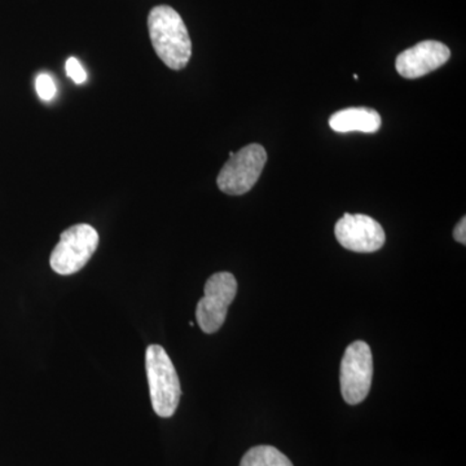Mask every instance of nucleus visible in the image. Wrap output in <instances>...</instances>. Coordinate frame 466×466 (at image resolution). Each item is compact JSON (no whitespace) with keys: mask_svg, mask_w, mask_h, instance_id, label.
I'll use <instances>...</instances> for the list:
<instances>
[{"mask_svg":"<svg viewBox=\"0 0 466 466\" xmlns=\"http://www.w3.org/2000/svg\"><path fill=\"white\" fill-rule=\"evenodd\" d=\"M150 41L157 56L173 70H182L192 56V42L183 18L173 7L157 5L149 12Z\"/></svg>","mask_w":466,"mask_h":466,"instance_id":"f257e3e1","label":"nucleus"},{"mask_svg":"<svg viewBox=\"0 0 466 466\" xmlns=\"http://www.w3.org/2000/svg\"><path fill=\"white\" fill-rule=\"evenodd\" d=\"M147 377H148L150 401L159 417H173L179 406V377L167 350L159 345H150L146 352Z\"/></svg>","mask_w":466,"mask_h":466,"instance_id":"f03ea898","label":"nucleus"},{"mask_svg":"<svg viewBox=\"0 0 466 466\" xmlns=\"http://www.w3.org/2000/svg\"><path fill=\"white\" fill-rule=\"evenodd\" d=\"M267 162V152L260 144L253 143L229 152V159L218 175V188L229 196L245 195L258 182Z\"/></svg>","mask_w":466,"mask_h":466,"instance_id":"7ed1b4c3","label":"nucleus"},{"mask_svg":"<svg viewBox=\"0 0 466 466\" xmlns=\"http://www.w3.org/2000/svg\"><path fill=\"white\" fill-rule=\"evenodd\" d=\"M99 247V233L90 225H76L66 229L52 250L51 268L58 275L81 271Z\"/></svg>","mask_w":466,"mask_h":466,"instance_id":"20e7f679","label":"nucleus"},{"mask_svg":"<svg viewBox=\"0 0 466 466\" xmlns=\"http://www.w3.org/2000/svg\"><path fill=\"white\" fill-rule=\"evenodd\" d=\"M373 377V357L370 345L355 341L346 349L339 368L343 400L357 406L370 394Z\"/></svg>","mask_w":466,"mask_h":466,"instance_id":"39448f33","label":"nucleus"},{"mask_svg":"<svg viewBox=\"0 0 466 466\" xmlns=\"http://www.w3.org/2000/svg\"><path fill=\"white\" fill-rule=\"evenodd\" d=\"M204 291L196 309V319L202 332L213 334L225 324L229 305L238 293V281L231 272H218L208 278Z\"/></svg>","mask_w":466,"mask_h":466,"instance_id":"423d86ee","label":"nucleus"},{"mask_svg":"<svg viewBox=\"0 0 466 466\" xmlns=\"http://www.w3.org/2000/svg\"><path fill=\"white\" fill-rule=\"evenodd\" d=\"M334 235L345 249L357 253H373L386 241L385 231L373 218L364 214H349L336 223Z\"/></svg>","mask_w":466,"mask_h":466,"instance_id":"0eeeda50","label":"nucleus"},{"mask_svg":"<svg viewBox=\"0 0 466 466\" xmlns=\"http://www.w3.org/2000/svg\"><path fill=\"white\" fill-rule=\"evenodd\" d=\"M450 57V48L443 43L424 41L401 52L395 61V66L404 78L415 79L434 72L444 66Z\"/></svg>","mask_w":466,"mask_h":466,"instance_id":"6e6552de","label":"nucleus"},{"mask_svg":"<svg viewBox=\"0 0 466 466\" xmlns=\"http://www.w3.org/2000/svg\"><path fill=\"white\" fill-rule=\"evenodd\" d=\"M381 116L372 108H346L333 113L329 126L339 134L359 133L375 134L381 128Z\"/></svg>","mask_w":466,"mask_h":466,"instance_id":"1a4fd4ad","label":"nucleus"},{"mask_svg":"<svg viewBox=\"0 0 466 466\" xmlns=\"http://www.w3.org/2000/svg\"><path fill=\"white\" fill-rule=\"evenodd\" d=\"M240 466H294L281 451L272 446H256L242 456Z\"/></svg>","mask_w":466,"mask_h":466,"instance_id":"9d476101","label":"nucleus"},{"mask_svg":"<svg viewBox=\"0 0 466 466\" xmlns=\"http://www.w3.org/2000/svg\"><path fill=\"white\" fill-rule=\"evenodd\" d=\"M35 90L38 92L39 97L45 101H51L56 96V84L50 75L42 73L35 78Z\"/></svg>","mask_w":466,"mask_h":466,"instance_id":"9b49d317","label":"nucleus"},{"mask_svg":"<svg viewBox=\"0 0 466 466\" xmlns=\"http://www.w3.org/2000/svg\"><path fill=\"white\" fill-rule=\"evenodd\" d=\"M66 76L76 82V85L84 84L87 81V73H86L85 67L81 66L76 57L67 58L66 64Z\"/></svg>","mask_w":466,"mask_h":466,"instance_id":"f8f14e48","label":"nucleus"},{"mask_svg":"<svg viewBox=\"0 0 466 466\" xmlns=\"http://www.w3.org/2000/svg\"><path fill=\"white\" fill-rule=\"evenodd\" d=\"M453 238L456 241L460 242V244H466V218H462L461 220L456 225L455 229H453Z\"/></svg>","mask_w":466,"mask_h":466,"instance_id":"ddd939ff","label":"nucleus"}]
</instances>
